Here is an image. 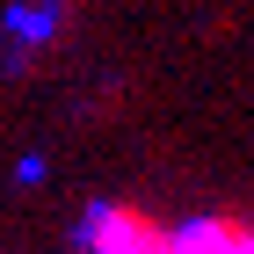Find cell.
I'll return each mask as SVG.
<instances>
[{
    "mask_svg": "<svg viewBox=\"0 0 254 254\" xmlns=\"http://www.w3.org/2000/svg\"><path fill=\"white\" fill-rule=\"evenodd\" d=\"M80 240H87V254H182L175 233L153 225L145 211H131V203H95Z\"/></svg>",
    "mask_w": 254,
    "mask_h": 254,
    "instance_id": "cell-1",
    "label": "cell"
},
{
    "mask_svg": "<svg viewBox=\"0 0 254 254\" xmlns=\"http://www.w3.org/2000/svg\"><path fill=\"white\" fill-rule=\"evenodd\" d=\"M59 22H65V7H59V0H37V7H7V29H15V37H51Z\"/></svg>",
    "mask_w": 254,
    "mask_h": 254,
    "instance_id": "cell-2",
    "label": "cell"
}]
</instances>
